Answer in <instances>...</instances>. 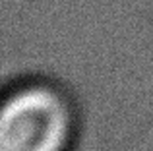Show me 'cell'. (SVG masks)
Returning <instances> with one entry per match:
<instances>
[{"label":"cell","mask_w":153,"mask_h":151,"mask_svg":"<svg viewBox=\"0 0 153 151\" xmlns=\"http://www.w3.org/2000/svg\"><path fill=\"white\" fill-rule=\"evenodd\" d=\"M66 109L47 89H27L6 103L0 118L2 151H58L66 136Z\"/></svg>","instance_id":"cell-1"}]
</instances>
